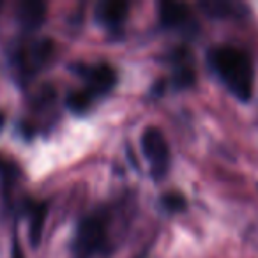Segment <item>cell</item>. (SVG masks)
Here are the masks:
<instances>
[{"label": "cell", "instance_id": "cell-5", "mask_svg": "<svg viewBox=\"0 0 258 258\" xmlns=\"http://www.w3.org/2000/svg\"><path fill=\"white\" fill-rule=\"evenodd\" d=\"M80 75L85 80V89L96 96L110 92L117 83V73L111 66L108 64H94V66H83L80 69Z\"/></svg>", "mask_w": 258, "mask_h": 258}, {"label": "cell", "instance_id": "cell-2", "mask_svg": "<svg viewBox=\"0 0 258 258\" xmlns=\"http://www.w3.org/2000/svg\"><path fill=\"white\" fill-rule=\"evenodd\" d=\"M108 237V218L104 212H96L87 216L80 221L75 237V253L80 258H87L90 254L103 249Z\"/></svg>", "mask_w": 258, "mask_h": 258}, {"label": "cell", "instance_id": "cell-3", "mask_svg": "<svg viewBox=\"0 0 258 258\" xmlns=\"http://www.w3.org/2000/svg\"><path fill=\"white\" fill-rule=\"evenodd\" d=\"M142 151L151 165L152 175L163 179L170 168V147L165 135L158 127H147L142 135Z\"/></svg>", "mask_w": 258, "mask_h": 258}, {"label": "cell", "instance_id": "cell-9", "mask_svg": "<svg viewBox=\"0 0 258 258\" xmlns=\"http://www.w3.org/2000/svg\"><path fill=\"white\" fill-rule=\"evenodd\" d=\"M48 214V205L46 204H37L30 211V226H29V239L34 247L39 246L41 237H43L44 221H46Z\"/></svg>", "mask_w": 258, "mask_h": 258}, {"label": "cell", "instance_id": "cell-8", "mask_svg": "<svg viewBox=\"0 0 258 258\" xmlns=\"http://www.w3.org/2000/svg\"><path fill=\"white\" fill-rule=\"evenodd\" d=\"M127 13L129 4L120 0H108L97 6V18L106 27H118L127 18Z\"/></svg>", "mask_w": 258, "mask_h": 258}, {"label": "cell", "instance_id": "cell-13", "mask_svg": "<svg viewBox=\"0 0 258 258\" xmlns=\"http://www.w3.org/2000/svg\"><path fill=\"white\" fill-rule=\"evenodd\" d=\"M11 258H23V251L22 247H20L18 242L13 244V253H11Z\"/></svg>", "mask_w": 258, "mask_h": 258}, {"label": "cell", "instance_id": "cell-6", "mask_svg": "<svg viewBox=\"0 0 258 258\" xmlns=\"http://www.w3.org/2000/svg\"><path fill=\"white\" fill-rule=\"evenodd\" d=\"M159 20L170 29H184L193 25L191 9L182 2H161L159 4Z\"/></svg>", "mask_w": 258, "mask_h": 258}, {"label": "cell", "instance_id": "cell-12", "mask_svg": "<svg viewBox=\"0 0 258 258\" xmlns=\"http://www.w3.org/2000/svg\"><path fill=\"white\" fill-rule=\"evenodd\" d=\"M163 205H165L166 211L179 212L186 207V200H184V197L179 193H168L163 197Z\"/></svg>", "mask_w": 258, "mask_h": 258}, {"label": "cell", "instance_id": "cell-1", "mask_svg": "<svg viewBox=\"0 0 258 258\" xmlns=\"http://www.w3.org/2000/svg\"><path fill=\"white\" fill-rule=\"evenodd\" d=\"M209 64L237 99H251L254 85V68L246 51L230 44L218 46L209 51Z\"/></svg>", "mask_w": 258, "mask_h": 258}, {"label": "cell", "instance_id": "cell-10", "mask_svg": "<svg viewBox=\"0 0 258 258\" xmlns=\"http://www.w3.org/2000/svg\"><path fill=\"white\" fill-rule=\"evenodd\" d=\"M200 8L211 18H230L237 15L239 6L230 4V2H219V0H211V2H202Z\"/></svg>", "mask_w": 258, "mask_h": 258}, {"label": "cell", "instance_id": "cell-11", "mask_svg": "<svg viewBox=\"0 0 258 258\" xmlns=\"http://www.w3.org/2000/svg\"><path fill=\"white\" fill-rule=\"evenodd\" d=\"M94 101V96L89 92L87 89H82V90H75V92H71L68 96V106L69 110H73L75 113H82V111H85L87 108L92 104Z\"/></svg>", "mask_w": 258, "mask_h": 258}, {"label": "cell", "instance_id": "cell-7", "mask_svg": "<svg viewBox=\"0 0 258 258\" xmlns=\"http://www.w3.org/2000/svg\"><path fill=\"white\" fill-rule=\"evenodd\" d=\"M18 20L25 29H37L46 20V6L39 0H25L18 4Z\"/></svg>", "mask_w": 258, "mask_h": 258}, {"label": "cell", "instance_id": "cell-4", "mask_svg": "<svg viewBox=\"0 0 258 258\" xmlns=\"http://www.w3.org/2000/svg\"><path fill=\"white\" fill-rule=\"evenodd\" d=\"M53 53V43L50 39L34 41L30 46H25L16 55V64H18L20 73L27 76H32L41 69Z\"/></svg>", "mask_w": 258, "mask_h": 258}]
</instances>
